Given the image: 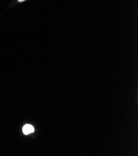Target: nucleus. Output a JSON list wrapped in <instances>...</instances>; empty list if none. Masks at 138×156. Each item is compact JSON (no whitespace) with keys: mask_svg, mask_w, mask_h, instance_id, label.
<instances>
[{"mask_svg":"<svg viewBox=\"0 0 138 156\" xmlns=\"http://www.w3.org/2000/svg\"><path fill=\"white\" fill-rule=\"evenodd\" d=\"M23 133L26 135L32 133L34 131V128L30 124H26L22 128Z\"/></svg>","mask_w":138,"mask_h":156,"instance_id":"1","label":"nucleus"},{"mask_svg":"<svg viewBox=\"0 0 138 156\" xmlns=\"http://www.w3.org/2000/svg\"><path fill=\"white\" fill-rule=\"evenodd\" d=\"M24 1H26V0H18L19 2H23Z\"/></svg>","mask_w":138,"mask_h":156,"instance_id":"2","label":"nucleus"}]
</instances>
